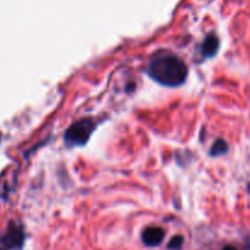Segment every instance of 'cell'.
Returning <instances> with one entry per match:
<instances>
[{
  "label": "cell",
  "instance_id": "1",
  "mask_svg": "<svg viewBox=\"0 0 250 250\" xmlns=\"http://www.w3.org/2000/svg\"><path fill=\"white\" fill-rule=\"evenodd\" d=\"M146 73L158 83L167 87H177L186 81L188 68L176 55H160L151 59Z\"/></svg>",
  "mask_w": 250,
  "mask_h": 250
},
{
  "label": "cell",
  "instance_id": "8",
  "mask_svg": "<svg viewBox=\"0 0 250 250\" xmlns=\"http://www.w3.org/2000/svg\"><path fill=\"white\" fill-rule=\"evenodd\" d=\"M244 250H250V238L246 239V243H244Z\"/></svg>",
  "mask_w": 250,
  "mask_h": 250
},
{
  "label": "cell",
  "instance_id": "4",
  "mask_svg": "<svg viewBox=\"0 0 250 250\" xmlns=\"http://www.w3.org/2000/svg\"><path fill=\"white\" fill-rule=\"evenodd\" d=\"M165 237V231L161 227L150 226L146 227L142 233V242L146 247H158Z\"/></svg>",
  "mask_w": 250,
  "mask_h": 250
},
{
  "label": "cell",
  "instance_id": "5",
  "mask_svg": "<svg viewBox=\"0 0 250 250\" xmlns=\"http://www.w3.org/2000/svg\"><path fill=\"white\" fill-rule=\"evenodd\" d=\"M219 46L220 42L217 37L214 36V34H210V36L207 37L204 43H203V55L205 58H211V56H214L217 53Z\"/></svg>",
  "mask_w": 250,
  "mask_h": 250
},
{
  "label": "cell",
  "instance_id": "7",
  "mask_svg": "<svg viewBox=\"0 0 250 250\" xmlns=\"http://www.w3.org/2000/svg\"><path fill=\"white\" fill-rule=\"evenodd\" d=\"M183 246V237L175 236L167 244V249L170 250H180Z\"/></svg>",
  "mask_w": 250,
  "mask_h": 250
},
{
  "label": "cell",
  "instance_id": "6",
  "mask_svg": "<svg viewBox=\"0 0 250 250\" xmlns=\"http://www.w3.org/2000/svg\"><path fill=\"white\" fill-rule=\"evenodd\" d=\"M229 150V146H227L226 142L224 139H217L216 142L212 146L211 150H210V155L211 156H217V155H222L226 151Z\"/></svg>",
  "mask_w": 250,
  "mask_h": 250
},
{
  "label": "cell",
  "instance_id": "9",
  "mask_svg": "<svg viewBox=\"0 0 250 250\" xmlns=\"http://www.w3.org/2000/svg\"><path fill=\"white\" fill-rule=\"evenodd\" d=\"M222 250H238V249L233 246H226V247H224V249Z\"/></svg>",
  "mask_w": 250,
  "mask_h": 250
},
{
  "label": "cell",
  "instance_id": "10",
  "mask_svg": "<svg viewBox=\"0 0 250 250\" xmlns=\"http://www.w3.org/2000/svg\"><path fill=\"white\" fill-rule=\"evenodd\" d=\"M248 192H249V194H250V183L248 185Z\"/></svg>",
  "mask_w": 250,
  "mask_h": 250
},
{
  "label": "cell",
  "instance_id": "2",
  "mask_svg": "<svg viewBox=\"0 0 250 250\" xmlns=\"http://www.w3.org/2000/svg\"><path fill=\"white\" fill-rule=\"evenodd\" d=\"M94 122L90 119H83L73 124L65 133V141L68 146H83L88 142L94 131Z\"/></svg>",
  "mask_w": 250,
  "mask_h": 250
},
{
  "label": "cell",
  "instance_id": "3",
  "mask_svg": "<svg viewBox=\"0 0 250 250\" xmlns=\"http://www.w3.org/2000/svg\"><path fill=\"white\" fill-rule=\"evenodd\" d=\"M24 234L21 227L11 225L6 233L0 238V246L2 250H17L23 246Z\"/></svg>",
  "mask_w": 250,
  "mask_h": 250
}]
</instances>
